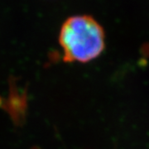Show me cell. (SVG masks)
<instances>
[{
	"label": "cell",
	"mask_w": 149,
	"mask_h": 149,
	"mask_svg": "<svg viewBox=\"0 0 149 149\" xmlns=\"http://www.w3.org/2000/svg\"><path fill=\"white\" fill-rule=\"evenodd\" d=\"M104 39L103 27L90 15L68 17L59 35L65 62L86 63L97 58L104 50Z\"/></svg>",
	"instance_id": "obj_1"
}]
</instances>
